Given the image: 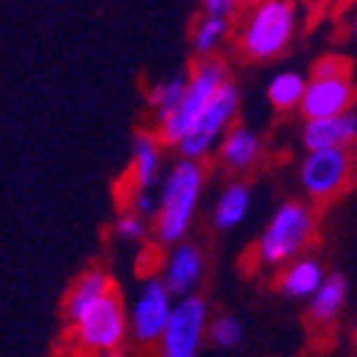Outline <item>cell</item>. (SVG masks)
Segmentation results:
<instances>
[{
	"label": "cell",
	"instance_id": "6da1fadb",
	"mask_svg": "<svg viewBox=\"0 0 357 357\" xmlns=\"http://www.w3.org/2000/svg\"><path fill=\"white\" fill-rule=\"evenodd\" d=\"M206 183V166L203 160L181 158L169 169L163 189L158 195V212H155V234L163 246H174L183 241L192 229V220L197 215V203Z\"/></svg>",
	"mask_w": 357,
	"mask_h": 357
},
{
	"label": "cell",
	"instance_id": "7a4b0ae2",
	"mask_svg": "<svg viewBox=\"0 0 357 357\" xmlns=\"http://www.w3.org/2000/svg\"><path fill=\"white\" fill-rule=\"evenodd\" d=\"M297 32V3L294 0H257L249 6L241 32H237V49L246 61L266 63L280 57Z\"/></svg>",
	"mask_w": 357,
	"mask_h": 357
},
{
	"label": "cell",
	"instance_id": "3957f363",
	"mask_svg": "<svg viewBox=\"0 0 357 357\" xmlns=\"http://www.w3.org/2000/svg\"><path fill=\"white\" fill-rule=\"evenodd\" d=\"M72 340L89 354H123L129 337V317L123 297L114 286L106 289L95 303H89L72 323Z\"/></svg>",
	"mask_w": 357,
	"mask_h": 357
},
{
	"label": "cell",
	"instance_id": "277c9868",
	"mask_svg": "<svg viewBox=\"0 0 357 357\" xmlns=\"http://www.w3.org/2000/svg\"><path fill=\"white\" fill-rule=\"evenodd\" d=\"M314 241V212L303 200H286L266 223L260 241L255 246V257L260 266H283L297 257Z\"/></svg>",
	"mask_w": 357,
	"mask_h": 357
},
{
	"label": "cell",
	"instance_id": "5b68a950",
	"mask_svg": "<svg viewBox=\"0 0 357 357\" xmlns=\"http://www.w3.org/2000/svg\"><path fill=\"white\" fill-rule=\"evenodd\" d=\"M229 77V69H226V61L218 54H203L195 61L192 72L186 75V89H183V98L177 100V106L163 117L158 123V137L163 146H177L192 123L195 117L200 114V109L206 106V100L212 98V92Z\"/></svg>",
	"mask_w": 357,
	"mask_h": 357
},
{
	"label": "cell",
	"instance_id": "8992f818",
	"mask_svg": "<svg viewBox=\"0 0 357 357\" xmlns=\"http://www.w3.org/2000/svg\"><path fill=\"white\" fill-rule=\"evenodd\" d=\"M354 106V80L351 63L340 54L320 57L312 69V77L303 86V98L297 103V112L306 117H326L337 114Z\"/></svg>",
	"mask_w": 357,
	"mask_h": 357
},
{
	"label": "cell",
	"instance_id": "52a82bcc",
	"mask_svg": "<svg viewBox=\"0 0 357 357\" xmlns=\"http://www.w3.org/2000/svg\"><path fill=\"white\" fill-rule=\"evenodd\" d=\"M237 112H241V89L234 80H223L212 98L206 100V106L200 109V114L195 117L192 129L177 140V155L181 158H192V160H203L206 155L218 146L220 135L237 121Z\"/></svg>",
	"mask_w": 357,
	"mask_h": 357
},
{
	"label": "cell",
	"instance_id": "ba28073f",
	"mask_svg": "<svg viewBox=\"0 0 357 357\" xmlns=\"http://www.w3.org/2000/svg\"><path fill=\"white\" fill-rule=\"evenodd\" d=\"M351 174H354L351 149L346 146L309 149L301 163V186L312 203L326 206L349 189Z\"/></svg>",
	"mask_w": 357,
	"mask_h": 357
},
{
	"label": "cell",
	"instance_id": "9c48e42d",
	"mask_svg": "<svg viewBox=\"0 0 357 357\" xmlns=\"http://www.w3.org/2000/svg\"><path fill=\"white\" fill-rule=\"evenodd\" d=\"M209 306L200 294H183L172 303L166 326L160 332V354L163 357H195L203 346Z\"/></svg>",
	"mask_w": 357,
	"mask_h": 357
},
{
	"label": "cell",
	"instance_id": "30bf717a",
	"mask_svg": "<svg viewBox=\"0 0 357 357\" xmlns=\"http://www.w3.org/2000/svg\"><path fill=\"white\" fill-rule=\"evenodd\" d=\"M174 294L166 289V283L160 278H149L137 294V301L132 306V312H126L129 317V335L140 343V346H152L160 340V332L166 326V317L172 312Z\"/></svg>",
	"mask_w": 357,
	"mask_h": 357
},
{
	"label": "cell",
	"instance_id": "8fae6325",
	"mask_svg": "<svg viewBox=\"0 0 357 357\" xmlns=\"http://www.w3.org/2000/svg\"><path fill=\"white\" fill-rule=\"evenodd\" d=\"M218 160L226 172L231 174H243L249 169H255L263 158V140L257 132H252L249 126H241V123H231L220 140H218Z\"/></svg>",
	"mask_w": 357,
	"mask_h": 357
},
{
	"label": "cell",
	"instance_id": "7c38bea8",
	"mask_svg": "<svg viewBox=\"0 0 357 357\" xmlns=\"http://www.w3.org/2000/svg\"><path fill=\"white\" fill-rule=\"evenodd\" d=\"M357 137V112L354 106L337 114H326V117H306L303 123V146L309 149H335L346 146L351 149Z\"/></svg>",
	"mask_w": 357,
	"mask_h": 357
},
{
	"label": "cell",
	"instance_id": "4fadbf2b",
	"mask_svg": "<svg viewBox=\"0 0 357 357\" xmlns=\"http://www.w3.org/2000/svg\"><path fill=\"white\" fill-rule=\"evenodd\" d=\"M203 272H206V260H203V252L192 243H183L177 241L169 260H166V269H163V283L166 289L174 294V297H183V294H192L200 280H203Z\"/></svg>",
	"mask_w": 357,
	"mask_h": 357
},
{
	"label": "cell",
	"instance_id": "5bb4252c",
	"mask_svg": "<svg viewBox=\"0 0 357 357\" xmlns=\"http://www.w3.org/2000/svg\"><path fill=\"white\" fill-rule=\"evenodd\" d=\"M163 169V143L152 132H140L132 140V186L155 189Z\"/></svg>",
	"mask_w": 357,
	"mask_h": 357
},
{
	"label": "cell",
	"instance_id": "9a60e30c",
	"mask_svg": "<svg viewBox=\"0 0 357 357\" xmlns=\"http://www.w3.org/2000/svg\"><path fill=\"white\" fill-rule=\"evenodd\" d=\"M323 278H326V269L317 257L297 255V257L283 263V272L278 278V289L289 297V301H309Z\"/></svg>",
	"mask_w": 357,
	"mask_h": 357
},
{
	"label": "cell",
	"instance_id": "2e32d148",
	"mask_svg": "<svg viewBox=\"0 0 357 357\" xmlns=\"http://www.w3.org/2000/svg\"><path fill=\"white\" fill-rule=\"evenodd\" d=\"M346 301H349V280H346V275H326L320 280V286L309 297V317H312V323H317V326L332 323L343 312Z\"/></svg>",
	"mask_w": 357,
	"mask_h": 357
},
{
	"label": "cell",
	"instance_id": "e0dca14e",
	"mask_svg": "<svg viewBox=\"0 0 357 357\" xmlns=\"http://www.w3.org/2000/svg\"><path fill=\"white\" fill-rule=\"evenodd\" d=\"M249 206H252V186L246 181H231L229 186H223L218 203H215V212H212V223L218 231H231L237 229L246 215H249Z\"/></svg>",
	"mask_w": 357,
	"mask_h": 357
},
{
	"label": "cell",
	"instance_id": "ac0fdd59",
	"mask_svg": "<svg viewBox=\"0 0 357 357\" xmlns=\"http://www.w3.org/2000/svg\"><path fill=\"white\" fill-rule=\"evenodd\" d=\"M114 283H112V278L103 272V269H89V272H83L75 283H72V289H69V294H66V306H63V314H66V323H72L89 303H95L98 297L106 291V289H112Z\"/></svg>",
	"mask_w": 357,
	"mask_h": 357
},
{
	"label": "cell",
	"instance_id": "d6986e66",
	"mask_svg": "<svg viewBox=\"0 0 357 357\" xmlns=\"http://www.w3.org/2000/svg\"><path fill=\"white\" fill-rule=\"evenodd\" d=\"M303 86H306L303 75L280 72L269 80V86H266V98H269L275 112H294L297 103H301V98H303Z\"/></svg>",
	"mask_w": 357,
	"mask_h": 357
},
{
	"label": "cell",
	"instance_id": "ffe728a7",
	"mask_svg": "<svg viewBox=\"0 0 357 357\" xmlns=\"http://www.w3.org/2000/svg\"><path fill=\"white\" fill-rule=\"evenodd\" d=\"M229 29H231V20L229 17H218V15H203L195 29H192V49L197 57L203 54H215L223 40L229 38Z\"/></svg>",
	"mask_w": 357,
	"mask_h": 357
},
{
	"label": "cell",
	"instance_id": "44dd1931",
	"mask_svg": "<svg viewBox=\"0 0 357 357\" xmlns=\"http://www.w3.org/2000/svg\"><path fill=\"white\" fill-rule=\"evenodd\" d=\"M183 89H186V75H172L160 83H155L146 95V106L149 114L155 117V123H160L163 117L177 106V100L183 98Z\"/></svg>",
	"mask_w": 357,
	"mask_h": 357
},
{
	"label": "cell",
	"instance_id": "7402d4cb",
	"mask_svg": "<svg viewBox=\"0 0 357 357\" xmlns=\"http://www.w3.org/2000/svg\"><path fill=\"white\" fill-rule=\"evenodd\" d=\"M209 340L218 349H237L243 340V323L234 314H220L218 320L209 323Z\"/></svg>",
	"mask_w": 357,
	"mask_h": 357
},
{
	"label": "cell",
	"instance_id": "603a6c76",
	"mask_svg": "<svg viewBox=\"0 0 357 357\" xmlns=\"http://www.w3.org/2000/svg\"><path fill=\"white\" fill-rule=\"evenodd\" d=\"M146 234H149V220L140 218L132 209L123 212L121 218L114 220V237H117V241H123V243H143Z\"/></svg>",
	"mask_w": 357,
	"mask_h": 357
},
{
	"label": "cell",
	"instance_id": "cb8c5ba5",
	"mask_svg": "<svg viewBox=\"0 0 357 357\" xmlns=\"http://www.w3.org/2000/svg\"><path fill=\"white\" fill-rule=\"evenodd\" d=\"M129 209L137 212V215L146 218V220H152L155 212H158V195H155V189H135Z\"/></svg>",
	"mask_w": 357,
	"mask_h": 357
},
{
	"label": "cell",
	"instance_id": "d4e9b609",
	"mask_svg": "<svg viewBox=\"0 0 357 357\" xmlns=\"http://www.w3.org/2000/svg\"><path fill=\"white\" fill-rule=\"evenodd\" d=\"M243 0H203V15H218V17H234Z\"/></svg>",
	"mask_w": 357,
	"mask_h": 357
},
{
	"label": "cell",
	"instance_id": "484cf974",
	"mask_svg": "<svg viewBox=\"0 0 357 357\" xmlns=\"http://www.w3.org/2000/svg\"><path fill=\"white\" fill-rule=\"evenodd\" d=\"M243 3H246V6H252V3H257V0H243Z\"/></svg>",
	"mask_w": 357,
	"mask_h": 357
}]
</instances>
